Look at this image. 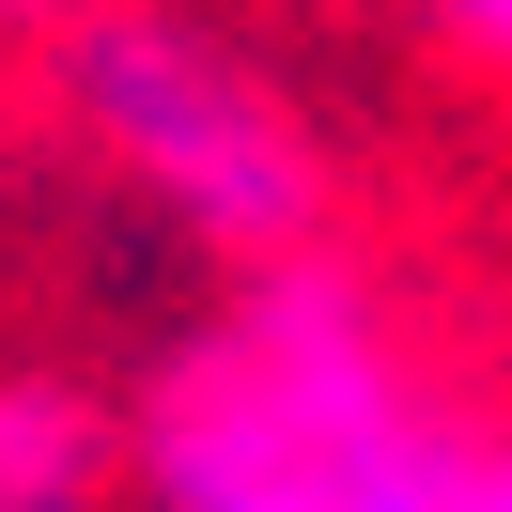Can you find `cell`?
Listing matches in <instances>:
<instances>
[{"label": "cell", "instance_id": "obj_1", "mask_svg": "<svg viewBox=\"0 0 512 512\" xmlns=\"http://www.w3.org/2000/svg\"><path fill=\"white\" fill-rule=\"evenodd\" d=\"M450 16H466V32H497V47H512V0H450Z\"/></svg>", "mask_w": 512, "mask_h": 512}, {"label": "cell", "instance_id": "obj_2", "mask_svg": "<svg viewBox=\"0 0 512 512\" xmlns=\"http://www.w3.org/2000/svg\"><path fill=\"white\" fill-rule=\"evenodd\" d=\"M481 512H512V466H481Z\"/></svg>", "mask_w": 512, "mask_h": 512}]
</instances>
